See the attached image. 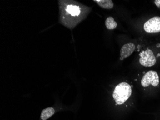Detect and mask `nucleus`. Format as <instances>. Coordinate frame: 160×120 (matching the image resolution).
Wrapping results in <instances>:
<instances>
[{"label": "nucleus", "instance_id": "f257e3e1", "mask_svg": "<svg viewBox=\"0 0 160 120\" xmlns=\"http://www.w3.org/2000/svg\"><path fill=\"white\" fill-rule=\"evenodd\" d=\"M131 86L126 82H122L118 85L113 92V99L118 105L123 104L132 95Z\"/></svg>", "mask_w": 160, "mask_h": 120}, {"label": "nucleus", "instance_id": "f03ea898", "mask_svg": "<svg viewBox=\"0 0 160 120\" xmlns=\"http://www.w3.org/2000/svg\"><path fill=\"white\" fill-rule=\"evenodd\" d=\"M140 63L144 67H152L156 63V60L153 52L150 49L146 50L140 54Z\"/></svg>", "mask_w": 160, "mask_h": 120}, {"label": "nucleus", "instance_id": "7ed1b4c3", "mask_svg": "<svg viewBox=\"0 0 160 120\" xmlns=\"http://www.w3.org/2000/svg\"><path fill=\"white\" fill-rule=\"evenodd\" d=\"M159 84V77L157 72L150 71L144 75L141 81V84L143 87H147L150 85L156 86Z\"/></svg>", "mask_w": 160, "mask_h": 120}, {"label": "nucleus", "instance_id": "20e7f679", "mask_svg": "<svg viewBox=\"0 0 160 120\" xmlns=\"http://www.w3.org/2000/svg\"><path fill=\"white\" fill-rule=\"evenodd\" d=\"M144 29L148 33H158L160 32V17L151 18L145 23Z\"/></svg>", "mask_w": 160, "mask_h": 120}, {"label": "nucleus", "instance_id": "39448f33", "mask_svg": "<svg viewBox=\"0 0 160 120\" xmlns=\"http://www.w3.org/2000/svg\"><path fill=\"white\" fill-rule=\"evenodd\" d=\"M135 49V46L133 43H128L124 45L120 50V60H122L131 55Z\"/></svg>", "mask_w": 160, "mask_h": 120}, {"label": "nucleus", "instance_id": "423d86ee", "mask_svg": "<svg viewBox=\"0 0 160 120\" xmlns=\"http://www.w3.org/2000/svg\"><path fill=\"white\" fill-rule=\"evenodd\" d=\"M98 3L99 6L107 9H110L114 7V3L111 0H96L94 1Z\"/></svg>", "mask_w": 160, "mask_h": 120}, {"label": "nucleus", "instance_id": "0eeeda50", "mask_svg": "<svg viewBox=\"0 0 160 120\" xmlns=\"http://www.w3.org/2000/svg\"><path fill=\"white\" fill-rule=\"evenodd\" d=\"M55 113V110L52 107H48L44 109L41 112V119L42 120H46L52 117Z\"/></svg>", "mask_w": 160, "mask_h": 120}, {"label": "nucleus", "instance_id": "6e6552de", "mask_svg": "<svg viewBox=\"0 0 160 120\" xmlns=\"http://www.w3.org/2000/svg\"><path fill=\"white\" fill-rule=\"evenodd\" d=\"M66 11L72 16H78L81 13L80 7L73 5H68L67 6Z\"/></svg>", "mask_w": 160, "mask_h": 120}, {"label": "nucleus", "instance_id": "1a4fd4ad", "mask_svg": "<svg viewBox=\"0 0 160 120\" xmlns=\"http://www.w3.org/2000/svg\"><path fill=\"white\" fill-rule=\"evenodd\" d=\"M105 25L106 28L109 30L114 29L117 27V23L114 20V18L111 17L107 18Z\"/></svg>", "mask_w": 160, "mask_h": 120}, {"label": "nucleus", "instance_id": "9d476101", "mask_svg": "<svg viewBox=\"0 0 160 120\" xmlns=\"http://www.w3.org/2000/svg\"><path fill=\"white\" fill-rule=\"evenodd\" d=\"M154 3H155V5L160 8V0H156L154 1Z\"/></svg>", "mask_w": 160, "mask_h": 120}]
</instances>
